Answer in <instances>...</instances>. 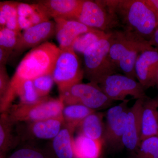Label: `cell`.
<instances>
[{
    "mask_svg": "<svg viewBox=\"0 0 158 158\" xmlns=\"http://www.w3.org/2000/svg\"><path fill=\"white\" fill-rule=\"evenodd\" d=\"M60 52L59 47L48 41L31 49L17 66L8 92L0 99V111L6 112L9 110L16 97L15 90L23 82L52 73Z\"/></svg>",
    "mask_w": 158,
    "mask_h": 158,
    "instance_id": "6da1fadb",
    "label": "cell"
},
{
    "mask_svg": "<svg viewBox=\"0 0 158 158\" xmlns=\"http://www.w3.org/2000/svg\"><path fill=\"white\" fill-rule=\"evenodd\" d=\"M152 47L149 41L131 31H111L110 58L117 70L131 78L136 80L134 68L139 54Z\"/></svg>",
    "mask_w": 158,
    "mask_h": 158,
    "instance_id": "7a4b0ae2",
    "label": "cell"
},
{
    "mask_svg": "<svg viewBox=\"0 0 158 158\" xmlns=\"http://www.w3.org/2000/svg\"><path fill=\"white\" fill-rule=\"evenodd\" d=\"M118 20L124 30L131 31L149 41L158 27L155 14L145 0L112 1Z\"/></svg>",
    "mask_w": 158,
    "mask_h": 158,
    "instance_id": "3957f363",
    "label": "cell"
},
{
    "mask_svg": "<svg viewBox=\"0 0 158 158\" xmlns=\"http://www.w3.org/2000/svg\"><path fill=\"white\" fill-rule=\"evenodd\" d=\"M110 36L111 31L83 54L84 77L90 82L98 85L103 79L118 70L110 58Z\"/></svg>",
    "mask_w": 158,
    "mask_h": 158,
    "instance_id": "277c9868",
    "label": "cell"
},
{
    "mask_svg": "<svg viewBox=\"0 0 158 158\" xmlns=\"http://www.w3.org/2000/svg\"><path fill=\"white\" fill-rule=\"evenodd\" d=\"M77 21L88 27L105 32L118 26V16L112 1L83 0Z\"/></svg>",
    "mask_w": 158,
    "mask_h": 158,
    "instance_id": "5b68a950",
    "label": "cell"
},
{
    "mask_svg": "<svg viewBox=\"0 0 158 158\" xmlns=\"http://www.w3.org/2000/svg\"><path fill=\"white\" fill-rule=\"evenodd\" d=\"M64 103L60 98L47 96L31 105L11 106L8 113L15 123L44 120L62 116Z\"/></svg>",
    "mask_w": 158,
    "mask_h": 158,
    "instance_id": "8992f818",
    "label": "cell"
},
{
    "mask_svg": "<svg viewBox=\"0 0 158 158\" xmlns=\"http://www.w3.org/2000/svg\"><path fill=\"white\" fill-rule=\"evenodd\" d=\"M64 104H79L97 111L111 107L113 101L108 98L98 84L81 83L59 90Z\"/></svg>",
    "mask_w": 158,
    "mask_h": 158,
    "instance_id": "52a82bcc",
    "label": "cell"
},
{
    "mask_svg": "<svg viewBox=\"0 0 158 158\" xmlns=\"http://www.w3.org/2000/svg\"><path fill=\"white\" fill-rule=\"evenodd\" d=\"M130 100L126 99L120 104L109 108L105 113L104 133L103 144L114 151L123 148V138Z\"/></svg>",
    "mask_w": 158,
    "mask_h": 158,
    "instance_id": "ba28073f",
    "label": "cell"
},
{
    "mask_svg": "<svg viewBox=\"0 0 158 158\" xmlns=\"http://www.w3.org/2000/svg\"><path fill=\"white\" fill-rule=\"evenodd\" d=\"M52 75L59 91L82 83L84 69L79 56L72 49L61 50Z\"/></svg>",
    "mask_w": 158,
    "mask_h": 158,
    "instance_id": "9c48e42d",
    "label": "cell"
},
{
    "mask_svg": "<svg viewBox=\"0 0 158 158\" xmlns=\"http://www.w3.org/2000/svg\"><path fill=\"white\" fill-rule=\"evenodd\" d=\"M107 97L113 101L127 99V96L136 100L146 98L145 89L138 81L124 74L115 73L106 77L98 84Z\"/></svg>",
    "mask_w": 158,
    "mask_h": 158,
    "instance_id": "30bf717a",
    "label": "cell"
},
{
    "mask_svg": "<svg viewBox=\"0 0 158 158\" xmlns=\"http://www.w3.org/2000/svg\"><path fill=\"white\" fill-rule=\"evenodd\" d=\"M62 116L15 123V130L21 143L37 140H52L64 126Z\"/></svg>",
    "mask_w": 158,
    "mask_h": 158,
    "instance_id": "8fae6325",
    "label": "cell"
},
{
    "mask_svg": "<svg viewBox=\"0 0 158 158\" xmlns=\"http://www.w3.org/2000/svg\"><path fill=\"white\" fill-rule=\"evenodd\" d=\"M55 21L49 20L23 31L10 57L17 56L28 49L34 48L48 41L55 35Z\"/></svg>",
    "mask_w": 158,
    "mask_h": 158,
    "instance_id": "7c38bea8",
    "label": "cell"
},
{
    "mask_svg": "<svg viewBox=\"0 0 158 158\" xmlns=\"http://www.w3.org/2000/svg\"><path fill=\"white\" fill-rule=\"evenodd\" d=\"M136 79L146 90L158 82V49L152 47L141 52L135 63Z\"/></svg>",
    "mask_w": 158,
    "mask_h": 158,
    "instance_id": "4fadbf2b",
    "label": "cell"
},
{
    "mask_svg": "<svg viewBox=\"0 0 158 158\" xmlns=\"http://www.w3.org/2000/svg\"><path fill=\"white\" fill-rule=\"evenodd\" d=\"M144 99L136 100L128 112L123 138V147L134 154L141 141L142 106Z\"/></svg>",
    "mask_w": 158,
    "mask_h": 158,
    "instance_id": "5bb4252c",
    "label": "cell"
},
{
    "mask_svg": "<svg viewBox=\"0 0 158 158\" xmlns=\"http://www.w3.org/2000/svg\"><path fill=\"white\" fill-rule=\"evenodd\" d=\"M55 35L61 50L72 49L77 38L81 34L93 29L75 20L55 19Z\"/></svg>",
    "mask_w": 158,
    "mask_h": 158,
    "instance_id": "9a60e30c",
    "label": "cell"
},
{
    "mask_svg": "<svg viewBox=\"0 0 158 158\" xmlns=\"http://www.w3.org/2000/svg\"><path fill=\"white\" fill-rule=\"evenodd\" d=\"M83 0H42L37 1L51 18L77 20Z\"/></svg>",
    "mask_w": 158,
    "mask_h": 158,
    "instance_id": "2e32d148",
    "label": "cell"
},
{
    "mask_svg": "<svg viewBox=\"0 0 158 158\" xmlns=\"http://www.w3.org/2000/svg\"><path fill=\"white\" fill-rule=\"evenodd\" d=\"M17 9L19 25L21 31L50 20L51 18L37 3L18 2Z\"/></svg>",
    "mask_w": 158,
    "mask_h": 158,
    "instance_id": "e0dca14e",
    "label": "cell"
},
{
    "mask_svg": "<svg viewBox=\"0 0 158 158\" xmlns=\"http://www.w3.org/2000/svg\"><path fill=\"white\" fill-rule=\"evenodd\" d=\"M15 123L7 112L0 116V158H7L8 153L19 145L20 141L15 130Z\"/></svg>",
    "mask_w": 158,
    "mask_h": 158,
    "instance_id": "ac0fdd59",
    "label": "cell"
},
{
    "mask_svg": "<svg viewBox=\"0 0 158 158\" xmlns=\"http://www.w3.org/2000/svg\"><path fill=\"white\" fill-rule=\"evenodd\" d=\"M141 141L158 135V97L144 99L142 106Z\"/></svg>",
    "mask_w": 158,
    "mask_h": 158,
    "instance_id": "d6986e66",
    "label": "cell"
},
{
    "mask_svg": "<svg viewBox=\"0 0 158 158\" xmlns=\"http://www.w3.org/2000/svg\"><path fill=\"white\" fill-rule=\"evenodd\" d=\"M104 117L105 114L102 112L94 111L90 113L77 127L78 134L103 142L105 128Z\"/></svg>",
    "mask_w": 158,
    "mask_h": 158,
    "instance_id": "ffe728a7",
    "label": "cell"
},
{
    "mask_svg": "<svg viewBox=\"0 0 158 158\" xmlns=\"http://www.w3.org/2000/svg\"><path fill=\"white\" fill-rule=\"evenodd\" d=\"M103 142L78 134L74 137V158H100Z\"/></svg>",
    "mask_w": 158,
    "mask_h": 158,
    "instance_id": "44dd1931",
    "label": "cell"
},
{
    "mask_svg": "<svg viewBox=\"0 0 158 158\" xmlns=\"http://www.w3.org/2000/svg\"><path fill=\"white\" fill-rule=\"evenodd\" d=\"M73 130L64 126L52 140L51 147L55 158H74Z\"/></svg>",
    "mask_w": 158,
    "mask_h": 158,
    "instance_id": "7402d4cb",
    "label": "cell"
},
{
    "mask_svg": "<svg viewBox=\"0 0 158 158\" xmlns=\"http://www.w3.org/2000/svg\"><path fill=\"white\" fill-rule=\"evenodd\" d=\"M85 106L79 104H64L62 116L64 126L75 131L81 122L88 115L94 112Z\"/></svg>",
    "mask_w": 158,
    "mask_h": 158,
    "instance_id": "603a6c76",
    "label": "cell"
},
{
    "mask_svg": "<svg viewBox=\"0 0 158 158\" xmlns=\"http://www.w3.org/2000/svg\"><path fill=\"white\" fill-rule=\"evenodd\" d=\"M34 143H24L7 158H55L51 144L40 147Z\"/></svg>",
    "mask_w": 158,
    "mask_h": 158,
    "instance_id": "cb8c5ba5",
    "label": "cell"
},
{
    "mask_svg": "<svg viewBox=\"0 0 158 158\" xmlns=\"http://www.w3.org/2000/svg\"><path fill=\"white\" fill-rule=\"evenodd\" d=\"M18 2L5 1L0 2V28L6 27L20 32L17 6Z\"/></svg>",
    "mask_w": 158,
    "mask_h": 158,
    "instance_id": "d4e9b609",
    "label": "cell"
},
{
    "mask_svg": "<svg viewBox=\"0 0 158 158\" xmlns=\"http://www.w3.org/2000/svg\"><path fill=\"white\" fill-rule=\"evenodd\" d=\"M108 32L93 30L79 36L76 40L72 49L79 56H83L86 50L90 46L107 35Z\"/></svg>",
    "mask_w": 158,
    "mask_h": 158,
    "instance_id": "484cf974",
    "label": "cell"
},
{
    "mask_svg": "<svg viewBox=\"0 0 158 158\" xmlns=\"http://www.w3.org/2000/svg\"><path fill=\"white\" fill-rule=\"evenodd\" d=\"M15 97H19V103L31 105L39 102L40 97L34 88L33 81H27L18 87L15 92Z\"/></svg>",
    "mask_w": 158,
    "mask_h": 158,
    "instance_id": "4316f807",
    "label": "cell"
},
{
    "mask_svg": "<svg viewBox=\"0 0 158 158\" xmlns=\"http://www.w3.org/2000/svg\"><path fill=\"white\" fill-rule=\"evenodd\" d=\"M133 155L138 158H158V135L141 140L138 150Z\"/></svg>",
    "mask_w": 158,
    "mask_h": 158,
    "instance_id": "83f0119b",
    "label": "cell"
},
{
    "mask_svg": "<svg viewBox=\"0 0 158 158\" xmlns=\"http://www.w3.org/2000/svg\"><path fill=\"white\" fill-rule=\"evenodd\" d=\"M21 33L12 31L8 28H0V48L9 51L12 54ZM12 55V54H11Z\"/></svg>",
    "mask_w": 158,
    "mask_h": 158,
    "instance_id": "f1b7e54d",
    "label": "cell"
},
{
    "mask_svg": "<svg viewBox=\"0 0 158 158\" xmlns=\"http://www.w3.org/2000/svg\"><path fill=\"white\" fill-rule=\"evenodd\" d=\"M33 82L35 90L41 98L48 96L55 83L52 74L38 77L33 80Z\"/></svg>",
    "mask_w": 158,
    "mask_h": 158,
    "instance_id": "f546056e",
    "label": "cell"
},
{
    "mask_svg": "<svg viewBox=\"0 0 158 158\" xmlns=\"http://www.w3.org/2000/svg\"><path fill=\"white\" fill-rule=\"evenodd\" d=\"M11 81L6 66L0 67V99L2 98L8 92Z\"/></svg>",
    "mask_w": 158,
    "mask_h": 158,
    "instance_id": "4dcf8cb0",
    "label": "cell"
},
{
    "mask_svg": "<svg viewBox=\"0 0 158 158\" xmlns=\"http://www.w3.org/2000/svg\"><path fill=\"white\" fill-rule=\"evenodd\" d=\"M11 53L4 49L0 48V67L6 66V63L10 58Z\"/></svg>",
    "mask_w": 158,
    "mask_h": 158,
    "instance_id": "1f68e13d",
    "label": "cell"
},
{
    "mask_svg": "<svg viewBox=\"0 0 158 158\" xmlns=\"http://www.w3.org/2000/svg\"><path fill=\"white\" fill-rule=\"evenodd\" d=\"M145 1L155 14L158 22V0H145Z\"/></svg>",
    "mask_w": 158,
    "mask_h": 158,
    "instance_id": "d6a6232c",
    "label": "cell"
},
{
    "mask_svg": "<svg viewBox=\"0 0 158 158\" xmlns=\"http://www.w3.org/2000/svg\"><path fill=\"white\" fill-rule=\"evenodd\" d=\"M151 45L158 49V27L149 40Z\"/></svg>",
    "mask_w": 158,
    "mask_h": 158,
    "instance_id": "836d02e7",
    "label": "cell"
},
{
    "mask_svg": "<svg viewBox=\"0 0 158 158\" xmlns=\"http://www.w3.org/2000/svg\"><path fill=\"white\" fill-rule=\"evenodd\" d=\"M129 158H138L136 156H135V155H131V156Z\"/></svg>",
    "mask_w": 158,
    "mask_h": 158,
    "instance_id": "e575fe53",
    "label": "cell"
},
{
    "mask_svg": "<svg viewBox=\"0 0 158 158\" xmlns=\"http://www.w3.org/2000/svg\"><path fill=\"white\" fill-rule=\"evenodd\" d=\"M100 158H103L101 156V157Z\"/></svg>",
    "mask_w": 158,
    "mask_h": 158,
    "instance_id": "d590c367",
    "label": "cell"
}]
</instances>
